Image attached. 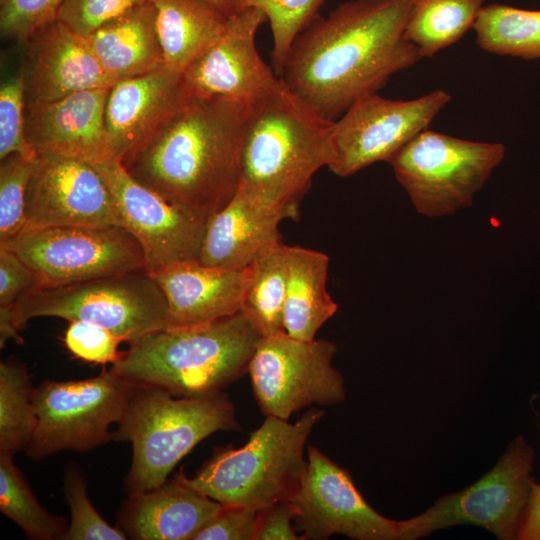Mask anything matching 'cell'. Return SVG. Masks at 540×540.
Listing matches in <instances>:
<instances>
[{"label": "cell", "instance_id": "obj_3", "mask_svg": "<svg viewBox=\"0 0 540 540\" xmlns=\"http://www.w3.org/2000/svg\"><path fill=\"white\" fill-rule=\"evenodd\" d=\"M333 124L281 80L251 105L238 190L285 219L296 218L314 174L332 161Z\"/></svg>", "mask_w": 540, "mask_h": 540}, {"label": "cell", "instance_id": "obj_10", "mask_svg": "<svg viewBox=\"0 0 540 540\" xmlns=\"http://www.w3.org/2000/svg\"><path fill=\"white\" fill-rule=\"evenodd\" d=\"M534 457L532 447L517 436L476 482L440 497L410 519L397 521L399 540H416L462 524L484 528L500 540L517 539L533 483Z\"/></svg>", "mask_w": 540, "mask_h": 540}, {"label": "cell", "instance_id": "obj_14", "mask_svg": "<svg viewBox=\"0 0 540 540\" xmlns=\"http://www.w3.org/2000/svg\"><path fill=\"white\" fill-rule=\"evenodd\" d=\"M307 468L289 499L302 540L339 534L355 540H399L397 520L374 510L356 488L349 471L317 447L309 446Z\"/></svg>", "mask_w": 540, "mask_h": 540}, {"label": "cell", "instance_id": "obj_2", "mask_svg": "<svg viewBox=\"0 0 540 540\" xmlns=\"http://www.w3.org/2000/svg\"><path fill=\"white\" fill-rule=\"evenodd\" d=\"M251 105L194 97L121 163L139 183L208 220L236 194Z\"/></svg>", "mask_w": 540, "mask_h": 540}, {"label": "cell", "instance_id": "obj_18", "mask_svg": "<svg viewBox=\"0 0 540 540\" xmlns=\"http://www.w3.org/2000/svg\"><path fill=\"white\" fill-rule=\"evenodd\" d=\"M23 45L21 69L26 104L50 102L83 90L109 88L115 83L86 37L57 18L37 28Z\"/></svg>", "mask_w": 540, "mask_h": 540}, {"label": "cell", "instance_id": "obj_4", "mask_svg": "<svg viewBox=\"0 0 540 540\" xmlns=\"http://www.w3.org/2000/svg\"><path fill=\"white\" fill-rule=\"evenodd\" d=\"M261 337L239 312L203 325L149 334L130 343L110 369L133 385L178 397L219 393L248 372Z\"/></svg>", "mask_w": 540, "mask_h": 540}, {"label": "cell", "instance_id": "obj_8", "mask_svg": "<svg viewBox=\"0 0 540 540\" xmlns=\"http://www.w3.org/2000/svg\"><path fill=\"white\" fill-rule=\"evenodd\" d=\"M501 143L465 140L424 130L389 161L422 215H452L473 203L505 156Z\"/></svg>", "mask_w": 540, "mask_h": 540}, {"label": "cell", "instance_id": "obj_29", "mask_svg": "<svg viewBox=\"0 0 540 540\" xmlns=\"http://www.w3.org/2000/svg\"><path fill=\"white\" fill-rule=\"evenodd\" d=\"M484 51L524 60L540 59V10L484 5L473 26Z\"/></svg>", "mask_w": 540, "mask_h": 540}, {"label": "cell", "instance_id": "obj_9", "mask_svg": "<svg viewBox=\"0 0 540 540\" xmlns=\"http://www.w3.org/2000/svg\"><path fill=\"white\" fill-rule=\"evenodd\" d=\"M134 385L103 369L83 380H45L33 390L37 424L26 449L35 461L61 451L86 452L112 440Z\"/></svg>", "mask_w": 540, "mask_h": 540}, {"label": "cell", "instance_id": "obj_26", "mask_svg": "<svg viewBox=\"0 0 540 540\" xmlns=\"http://www.w3.org/2000/svg\"><path fill=\"white\" fill-rule=\"evenodd\" d=\"M165 66L184 72L222 34L229 15L208 0H151Z\"/></svg>", "mask_w": 540, "mask_h": 540}, {"label": "cell", "instance_id": "obj_35", "mask_svg": "<svg viewBox=\"0 0 540 540\" xmlns=\"http://www.w3.org/2000/svg\"><path fill=\"white\" fill-rule=\"evenodd\" d=\"M25 84L22 69L0 87V160L14 153L35 158L25 138Z\"/></svg>", "mask_w": 540, "mask_h": 540}, {"label": "cell", "instance_id": "obj_25", "mask_svg": "<svg viewBox=\"0 0 540 540\" xmlns=\"http://www.w3.org/2000/svg\"><path fill=\"white\" fill-rule=\"evenodd\" d=\"M286 257L284 329L295 339L312 341L338 310L327 290L329 257L299 245H287Z\"/></svg>", "mask_w": 540, "mask_h": 540}, {"label": "cell", "instance_id": "obj_32", "mask_svg": "<svg viewBox=\"0 0 540 540\" xmlns=\"http://www.w3.org/2000/svg\"><path fill=\"white\" fill-rule=\"evenodd\" d=\"M325 0H245V7L261 10L270 24L272 63L279 76L288 51L297 37L317 16Z\"/></svg>", "mask_w": 540, "mask_h": 540}, {"label": "cell", "instance_id": "obj_43", "mask_svg": "<svg viewBox=\"0 0 540 540\" xmlns=\"http://www.w3.org/2000/svg\"><path fill=\"white\" fill-rule=\"evenodd\" d=\"M225 14L231 15L238 12L239 10L245 8V0H208Z\"/></svg>", "mask_w": 540, "mask_h": 540}, {"label": "cell", "instance_id": "obj_15", "mask_svg": "<svg viewBox=\"0 0 540 540\" xmlns=\"http://www.w3.org/2000/svg\"><path fill=\"white\" fill-rule=\"evenodd\" d=\"M93 166L114 197L122 226L141 245L148 273L198 260L207 220L136 181L116 157Z\"/></svg>", "mask_w": 540, "mask_h": 540}, {"label": "cell", "instance_id": "obj_31", "mask_svg": "<svg viewBox=\"0 0 540 540\" xmlns=\"http://www.w3.org/2000/svg\"><path fill=\"white\" fill-rule=\"evenodd\" d=\"M0 510L30 539L63 540L69 525L40 504L13 455L4 453H0Z\"/></svg>", "mask_w": 540, "mask_h": 540}, {"label": "cell", "instance_id": "obj_33", "mask_svg": "<svg viewBox=\"0 0 540 540\" xmlns=\"http://www.w3.org/2000/svg\"><path fill=\"white\" fill-rule=\"evenodd\" d=\"M64 493L71 517L63 540H125L117 526L110 525L94 508L87 494L86 480L75 465L64 474Z\"/></svg>", "mask_w": 540, "mask_h": 540}, {"label": "cell", "instance_id": "obj_11", "mask_svg": "<svg viewBox=\"0 0 540 540\" xmlns=\"http://www.w3.org/2000/svg\"><path fill=\"white\" fill-rule=\"evenodd\" d=\"M0 245L34 271L40 287L146 270L141 245L121 226L24 229Z\"/></svg>", "mask_w": 540, "mask_h": 540}, {"label": "cell", "instance_id": "obj_13", "mask_svg": "<svg viewBox=\"0 0 540 540\" xmlns=\"http://www.w3.org/2000/svg\"><path fill=\"white\" fill-rule=\"evenodd\" d=\"M451 101L442 89L411 100L370 94L351 105L333 124V157L328 168L340 177L386 161L428 128Z\"/></svg>", "mask_w": 540, "mask_h": 540}, {"label": "cell", "instance_id": "obj_5", "mask_svg": "<svg viewBox=\"0 0 540 540\" xmlns=\"http://www.w3.org/2000/svg\"><path fill=\"white\" fill-rule=\"evenodd\" d=\"M233 430H240L235 408L221 392L178 397L158 388L134 385L112 431V440L132 445L125 491L129 495L160 486L198 443L215 432Z\"/></svg>", "mask_w": 540, "mask_h": 540}, {"label": "cell", "instance_id": "obj_27", "mask_svg": "<svg viewBox=\"0 0 540 540\" xmlns=\"http://www.w3.org/2000/svg\"><path fill=\"white\" fill-rule=\"evenodd\" d=\"M287 245L277 241L262 250L248 266L241 312L262 337L285 332Z\"/></svg>", "mask_w": 540, "mask_h": 540}, {"label": "cell", "instance_id": "obj_36", "mask_svg": "<svg viewBox=\"0 0 540 540\" xmlns=\"http://www.w3.org/2000/svg\"><path fill=\"white\" fill-rule=\"evenodd\" d=\"M64 0H0L1 35L19 44L56 18Z\"/></svg>", "mask_w": 540, "mask_h": 540}, {"label": "cell", "instance_id": "obj_39", "mask_svg": "<svg viewBox=\"0 0 540 540\" xmlns=\"http://www.w3.org/2000/svg\"><path fill=\"white\" fill-rule=\"evenodd\" d=\"M259 509L224 506L194 540H254Z\"/></svg>", "mask_w": 540, "mask_h": 540}, {"label": "cell", "instance_id": "obj_40", "mask_svg": "<svg viewBox=\"0 0 540 540\" xmlns=\"http://www.w3.org/2000/svg\"><path fill=\"white\" fill-rule=\"evenodd\" d=\"M37 286L34 271L13 251L0 245V307L15 304Z\"/></svg>", "mask_w": 540, "mask_h": 540}, {"label": "cell", "instance_id": "obj_1", "mask_svg": "<svg viewBox=\"0 0 540 540\" xmlns=\"http://www.w3.org/2000/svg\"><path fill=\"white\" fill-rule=\"evenodd\" d=\"M414 0H351L317 16L293 41L280 79L329 121L422 59L405 38Z\"/></svg>", "mask_w": 540, "mask_h": 540}, {"label": "cell", "instance_id": "obj_41", "mask_svg": "<svg viewBox=\"0 0 540 540\" xmlns=\"http://www.w3.org/2000/svg\"><path fill=\"white\" fill-rule=\"evenodd\" d=\"M290 500H281L259 509L254 540H302L294 526Z\"/></svg>", "mask_w": 540, "mask_h": 540}, {"label": "cell", "instance_id": "obj_20", "mask_svg": "<svg viewBox=\"0 0 540 540\" xmlns=\"http://www.w3.org/2000/svg\"><path fill=\"white\" fill-rule=\"evenodd\" d=\"M193 98L183 72L167 66L116 81L105 108L112 155L122 161Z\"/></svg>", "mask_w": 540, "mask_h": 540}, {"label": "cell", "instance_id": "obj_24", "mask_svg": "<svg viewBox=\"0 0 540 540\" xmlns=\"http://www.w3.org/2000/svg\"><path fill=\"white\" fill-rule=\"evenodd\" d=\"M86 39L115 82L165 66L151 0L102 25Z\"/></svg>", "mask_w": 540, "mask_h": 540}, {"label": "cell", "instance_id": "obj_28", "mask_svg": "<svg viewBox=\"0 0 540 540\" xmlns=\"http://www.w3.org/2000/svg\"><path fill=\"white\" fill-rule=\"evenodd\" d=\"M485 0H414L405 38L422 58L457 43L477 20Z\"/></svg>", "mask_w": 540, "mask_h": 540}, {"label": "cell", "instance_id": "obj_16", "mask_svg": "<svg viewBox=\"0 0 540 540\" xmlns=\"http://www.w3.org/2000/svg\"><path fill=\"white\" fill-rule=\"evenodd\" d=\"M54 226L123 227L114 197L93 165L39 154L26 189L23 230Z\"/></svg>", "mask_w": 540, "mask_h": 540}, {"label": "cell", "instance_id": "obj_6", "mask_svg": "<svg viewBox=\"0 0 540 540\" xmlns=\"http://www.w3.org/2000/svg\"><path fill=\"white\" fill-rule=\"evenodd\" d=\"M323 416L315 408L294 423L266 416L244 446L215 448L194 476L182 471L183 479L224 506L261 509L290 499L307 468V439Z\"/></svg>", "mask_w": 540, "mask_h": 540}, {"label": "cell", "instance_id": "obj_17", "mask_svg": "<svg viewBox=\"0 0 540 540\" xmlns=\"http://www.w3.org/2000/svg\"><path fill=\"white\" fill-rule=\"evenodd\" d=\"M266 15L245 7L229 15L220 37L183 72L193 97L223 98L252 105L281 82L256 47Z\"/></svg>", "mask_w": 540, "mask_h": 540}, {"label": "cell", "instance_id": "obj_23", "mask_svg": "<svg viewBox=\"0 0 540 540\" xmlns=\"http://www.w3.org/2000/svg\"><path fill=\"white\" fill-rule=\"evenodd\" d=\"M284 219L237 190L207 220L198 260L211 267L245 269L262 250L282 240L279 225Z\"/></svg>", "mask_w": 540, "mask_h": 540}, {"label": "cell", "instance_id": "obj_12", "mask_svg": "<svg viewBox=\"0 0 540 540\" xmlns=\"http://www.w3.org/2000/svg\"><path fill=\"white\" fill-rule=\"evenodd\" d=\"M337 346L328 340L303 341L286 332L261 337L248 365L257 403L265 416L288 420L318 404L341 403L344 377L333 367Z\"/></svg>", "mask_w": 540, "mask_h": 540}, {"label": "cell", "instance_id": "obj_34", "mask_svg": "<svg viewBox=\"0 0 540 540\" xmlns=\"http://www.w3.org/2000/svg\"><path fill=\"white\" fill-rule=\"evenodd\" d=\"M35 158L14 153L0 162V243L16 236L25 224V198Z\"/></svg>", "mask_w": 540, "mask_h": 540}, {"label": "cell", "instance_id": "obj_37", "mask_svg": "<svg viewBox=\"0 0 540 540\" xmlns=\"http://www.w3.org/2000/svg\"><path fill=\"white\" fill-rule=\"evenodd\" d=\"M150 0H64L56 18L84 37Z\"/></svg>", "mask_w": 540, "mask_h": 540}, {"label": "cell", "instance_id": "obj_38", "mask_svg": "<svg viewBox=\"0 0 540 540\" xmlns=\"http://www.w3.org/2000/svg\"><path fill=\"white\" fill-rule=\"evenodd\" d=\"M64 342L70 353L85 362L113 364L122 354L118 350L123 342L121 338L108 329L87 321H69Z\"/></svg>", "mask_w": 540, "mask_h": 540}, {"label": "cell", "instance_id": "obj_21", "mask_svg": "<svg viewBox=\"0 0 540 540\" xmlns=\"http://www.w3.org/2000/svg\"><path fill=\"white\" fill-rule=\"evenodd\" d=\"M150 274L166 298L169 328H186L241 312L249 271L190 260Z\"/></svg>", "mask_w": 540, "mask_h": 540}, {"label": "cell", "instance_id": "obj_30", "mask_svg": "<svg viewBox=\"0 0 540 540\" xmlns=\"http://www.w3.org/2000/svg\"><path fill=\"white\" fill-rule=\"evenodd\" d=\"M33 390L24 364L12 358L0 362V453L28 448L37 424Z\"/></svg>", "mask_w": 540, "mask_h": 540}, {"label": "cell", "instance_id": "obj_7", "mask_svg": "<svg viewBox=\"0 0 540 540\" xmlns=\"http://www.w3.org/2000/svg\"><path fill=\"white\" fill-rule=\"evenodd\" d=\"M11 310L19 330L38 317L81 320L102 326L129 344L169 328L166 298L146 270L70 285L38 286Z\"/></svg>", "mask_w": 540, "mask_h": 540}, {"label": "cell", "instance_id": "obj_42", "mask_svg": "<svg viewBox=\"0 0 540 540\" xmlns=\"http://www.w3.org/2000/svg\"><path fill=\"white\" fill-rule=\"evenodd\" d=\"M540 427V422H539ZM519 540H540V484L533 481L517 535Z\"/></svg>", "mask_w": 540, "mask_h": 540}, {"label": "cell", "instance_id": "obj_19", "mask_svg": "<svg viewBox=\"0 0 540 540\" xmlns=\"http://www.w3.org/2000/svg\"><path fill=\"white\" fill-rule=\"evenodd\" d=\"M109 88L88 89L25 106V138L35 155L55 154L96 165L114 157L105 125Z\"/></svg>", "mask_w": 540, "mask_h": 540}, {"label": "cell", "instance_id": "obj_22", "mask_svg": "<svg viewBox=\"0 0 540 540\" xmlns=\"http://www.w3.org/2000/svg\"><path fill=\"white\" fill-rule=\"evenodd\" d=\"M222 507L189 486L180 471L156 488L129 494L116 526L133 540H194Z\"/></svg>", "mask_w": 540, "mask_h": 540}]
</instances>
